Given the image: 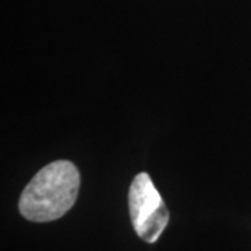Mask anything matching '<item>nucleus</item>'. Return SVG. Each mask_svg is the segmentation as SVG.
Wrapping results in <instances>:
<instances>
[{"label":"nucleus","instance_id":"2","mask_svg":"<svg viewBox=\"0 0 251 251\" xmlns=\"http://www.w3.org/2000/svg\"><path fill=\"white\" fill-rule=\"evenodd\" d=\"M130 218L135 233L147 243H155L169 224V211L147 173H138L128 191Z\"/></svg>","mask_w":251,"mask_h":251},{"label":"nucleus","instance_id":"1","mask_svg":"<svg viewBox=\"0 0 251 251\" xmlns=\"http://www.w3.org/2000/svg\"><path fill=\"white\" fill-rule=\"evenodd\" d=\"M80 188V173L69 161H56L36 173L20 197V212L32 222L62 218L74 205Z\"/></svg>","mask_w":251,"mask_h":251}]
</instances>
